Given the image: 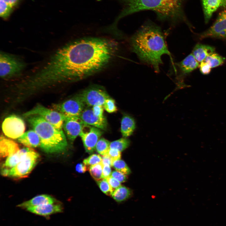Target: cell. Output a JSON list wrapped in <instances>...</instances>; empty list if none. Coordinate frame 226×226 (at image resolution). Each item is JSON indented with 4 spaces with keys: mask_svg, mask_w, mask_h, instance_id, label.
<instances>
[{
    "mask_svg": "<svg viewBox=\"0 0 226 226\" xmlns=\"http://www.w3.org/2000/svg\"><path fill=\"white\" fill-rule=\"evenodd\" d=\"M118 50L117 43L107 38L88 37L75 40L56 51L30 77L31 81L39 88L83 79L105 68Z\"/></svg>",
    "mask_w": 226,
    "mask_h": 226,
    "instance_id": "obj_1",
    "label": "cell"
},
{
    "mask_svg": "<svg viewBox=\"0 0 226 226\" xmlns=\"http://www.w3.org/2000/svg\"><path fill=\"white\" fill-rule=\"evenodd\" d=\"M131 51L143 62L150 65L156 73L163 62L162 56L168 55L172 60L161 28L150 20H147L131 37Z\"/></svg>",
    "mask_w": 226,
    "mask_h": 226,
    "instance_id": "obj_2",
    "label": "cell"
},
{
    "mask_svg": "<svg viewBox=\"0 0 226 226\" xmlns=\"http://www.w3.org/2000/svg\"><path fill=\"white\" fill-rule=\"evenodd\" d=\"M124 5L121 13L114 23L116 24L121 18L144 10L153 11L158 20L166 21L173 25L185 23L191 25L185 14L184 8L186 0H119Z\"/></svg>",
    "mask_w": 226,
    "mask_h": 226,
    "instance_id": "obj_3",
    "label": "cell"
},
{
    "mask_svg": "<svg viewBox=\"0 0 226 226\" xmlns=\"http://www.w3.org/2000/svg\"><path fill=\"white\" fill-rule=\"evenodd\" d=\"M25 118L40 137V147L44 152L48 153H60L66 150L67 143L62 129L57 128L38 115Z\"/></svg>",
    "mask_w": 226,
    "mask_h": 226,
    "instance_id": "obj_4",
    "label": "cell"
},
{
    "mask_svg": "<svg viewBox=\"0 0 226 226\" xmlns=\"http://www.w3.org/2000/svg\"><path fill=\"white\" fill-rule=\"evenodd\" d=\"M39 155L34 150L30 148L24 158L14 167L3 168L1 174L3 176L16 178L27 177L37 164Z\"/></svg>",
    "mask_w": 226,
    "mask_h": 226,
    "instance_id": "obj_5",
    "label": "cell"
},
{
    "mask_svg": "<svg viewBox=\"0 0 226 226\" xmlns=\"http://www.w3.org/2000/svg\"><path fill=\"white\" fill-rule=\"evenodd\" d=\"M22 60L10 54L1 52L0 54V75L8 79L20 74L25 67Z\"/></svg>",
    "mask_w": 226,
    "mask_h": 226,
    "instance_id": "obj_6",
    "label": "cell"
},
{
    "mask_svg": "<svg viewBox=\"0 0 226 226\" xmlns=\"http://www.w3.org/2000/svg\"><path fill=\"white\" fill-rule=\"evenodd\" d=\"M34 115L40 116L55 127L62 129L66 117L61 113L38 104L32 109L24 113L23 116L25 118Z\"/></svg>",
    "mask_w": 226,
    "mask_h": 226,
    "instance_id": "obj_7",
    "label": "cell"
},
{
    "mask_svg": "<svg viewBox=\"0 0 226 226\" xmlns=\"http://www.w3.org/2000/svg\"><path fill=\"white\" fill-rule=\"evenodd\" d=\"M85 105L78 95L62 103L55 104L53 107L54 110L61 113L66 117H79Z\"/></svg>",
    "mask_w": 226,
    "mask_h": 226,
    "instance_id": "obj_8",
    "label": "cell"
},
{
    "mask_svg": "<svg viewBox=\"0 0 226 226\" xmlns=\"http://www.w3.org/2000/svg\"><path fill=\"white\" fill-rule=\"evenodd\" d=\"M25 123L20 117L12 115L5 119L2 124L4 135L13 139H18L24 132Z\"/></svg>",
    "mask_w": 226,
    "mask_h": 226,
    "instance_id": "obj_9",
    "label": "cell"
},
{
    "mask_svg": "<svg viewBox=\"0 0 226 226\" xmlns=\"http://www.w3.org/2000/svg\"><path fill=\"white\" fill-rule=\"evenodd\" d=\"M78 96L88 106L103 105L105 101L110 97L103 88L96 86L86 89Z\"/></svg>",
    "mask_w": 226,
    "mask_h": 226,
    "instance_id": "obj_10",
    "label": "cell"
},
{
    "mask_svg": "<svg viewBox=\"0 0 226 226\" xmlns=\"http://www.w3.org/2000/svg\"><path fill=\"white\" fill-rule=\"evenodd\" d=\"M102 130L85 124L79 136L81 137L86 152L91 153L95 150L97 143L103 132Z\"/></svg>",
    "mask_w": 226,
    "mask_h": 226,
    "instance_id": "obj_11",
    "label": "cell"
},
{
    "mask_svg": "<svg viewBox=\"0 0 226 226\" xmlns=\"http://www.w3.org/2000/svg\"><path fill=\"white\" fill-rule=\"evenodd\" d=\"M200 39L214 38L226 39V10L220 12L213 24L198 35Z\"/></svg>",
    "mask_w": 226,
    "mask_h": 226,
    "instance_id": "obj_12",
    "label": "cell"
},
{
    "mask_svg": "<svg viewBox=\"0 0 226 226\" xmlns=\"http://www.w3.org/2000/svg\"><path fill=\"white\" fill-rule=\"evenodd\" d=\"M85 124L79 117H66L63 128L70 141L73 142L79 135Z\"/></svg>",
    "mask_w": 226,
    "mask_h": 226,
    "instance_id": "obj_13",
    "label": "cell"
},
{
    "mask_svg": "<svg viewBox=\"0 0 226 226\" xmlns=\"http://www.w3.org/2000/svg\"><path fill=\"white\" fill-rule=\"evenodd\" d=\"M199 62L192 53L180 62L176 63L179 72L178 78L179 88L182 86H186L183 83V78L199 67L200 65Z\"/></svg>",
    "mask_w": 226,
    "mask_h": 226,
    "instance_id": "obj_14",
    "label": "cell"
},
{
    "mask_svg": "<svg viewBox=\"0 0 226 226\" xmlns=\"http://www.w3.org/2000/svg\"><path fill=\"white\" fill-rule=\"evenodd\" d=\"M79 117L86 125L94 126L102 130H106L107 122L106 118L99 117L94 113L92 109H84Z\"/></svg>",
    "mask_w": 226,
    "mask_h": 226,
    "instance_id": "obj_15",
    "label": "cell"
},
{
    "mask_svg": "<svg viewBox=\"0 0 226 226\" xmlns=\"http://www.w3.org/2000/svg\"><path fill=\"white\" fill-rule=\"evenodd\" d=\"M63 209L62 204L57 201L53 203L44 204L30 208L26 210L35 214L46 217L53 214L62 213Z\"/></svg>",
    "mask_w": 226,
    "mask_h": 226,
    "instance_id": "obj_16",
    "label": "cell"
},
{
    "mask_svg": "<svg viewBox=\"0 0 226 226\" xmlns=\"http://www.w3.org/2000/svg\"><path fill=\"white\" fill-rule=\"evenodd\" d=\"M205 22L207 23L213 13L219 8L226 9V0H202Z\"/></svg>",
    "mask_w": 226,
    "mask_h": 226,
    "instance_id": "obj_17",
    "label": "cell"
},
{
    "mask_svg": "<svg viewBox=\"0 0 226 226\" xmlns=\"http://www.w3.org/2000/svg\"><path fill=\"white\" fill-rule=\"evenodd\" d=\"M57 201L52 196L42 194L34 197L31 199L18 205L17 207L26 210L31 208L49 203H53Z\"/></svg>",
    "mask_w": 226,
    "mask_h": 226,
    "instance_id": "obj_18",
    "label": "cell"
},
{
    "mask_svg": "<svg viewBox=\"0 0 226 226\" xmlns=\"http://www.w3.org/2000/svg\"><path fill=\"white\" fill-rule=\"evenodd\" d=\"M18 142L28 148L40 147V139L37 133L32 130L27 131L18 138Z\"/></svg>",
    "mask_w": 226,
    "mask_h": 226,
    "instance_id": "obj_19",
    "label": "cell"
},
{
    "mask_svg": "<svg viewBox=\"0 0 226 226\" xmlns=\"http://www.w3.org/2000/svg\"><path fill=\"white\" fill-rule=\"evenodd\" d=\"M20 149L17 143L6 138L1 135L0 137V153L2 157L9 156L17 152Z\"/></svg>",
    "mask_w": 226,
    "mask_h": 226,
    "instance_id": "obj_20",
    "label": "cell"
},
{
    "mask_svg": "<svg viewBox=\"0 0 226 226\" xmlns=\"http://www.w3.org/2000/svg\"><path fill=\"white\" fill-rule=\"evenodd\" d=\"M30 148L27 147L24 148L8 157L3 165V168L10 169L15 166L24 158Z\"/></svg>",
    "mask_w": 226,
    "mask_h": 226,
    "instance_id": "obj_21",
    "label": "cell"
},
{
    "mask_svg": "<svg viewBox=\"0 0 226 226\" xmlns=\"http://www.w3.org/2000/svg\"><path fill=\"white\" fill-rule=\"evenodd\" d=\"M215 48L210 46L197 44L194 47L192 53L198 62L204 61L209 55L214 52Z\"/></svg>",
    "mask_w": 226,
    "mask_h": 226,
    "instance_id": "obj_22",
    "label": "cell"
},
{
    "mask_svg": "<svg viewBox=\"0 0 226 226\" xmlns=\"http://www.w3.org/2000/svg\"><path fill=\"white\" fill-rule=\"evenodd\" d=\"M136 122L134 119L128 115H124L121 122V131L124 137L131 135L135 129Z\"/></svg>",
    "mask_w": 226,
    "mask_h": 226,
    "instance_id": "obj_23",
    "label": "cell"
},
{
    "mask_svg": "<svg viewBox=\"0 0 226 226\" xmlns=\"http://www.w3.org/2000/svg\"><path fill=\"white\" fill-rule=\"evenodd\" d=\"M131 191L130 189L123 186H121L113 192L111 196L118 202L124 201L131 196Z\"/></svg>",
    "mask_w": 226,
    "mask_h": 226,
    "instance_id": "obj_24",
    "label": "cell"
},
{
    "mask_svg": "<svg viewBox=\"0 0 226 226\" xmlns=\"http://www.w3.org/2000/svg\"><path fill=\"white\" fill-rule=\"evenodd\" d=\"M224 61V57L214 52L207 56L204 60L211 68L222 65Z\"/></svg>",
    "mask_w": 226,
    "mask_h": 226,
    "instance_id": "obj_25",
    "label": "cell"
},
{
    "mask_svg": "<svg viewBox=\"0 0 226 226\" xmlns=\"http://www.w3.org/2000/svg\"><path fill=\"white\" fill-rule=\"evenodd\" d=\"M130 143L129 139L122 138L110 143V148L116 149L121 152L128 148Z\"/></svg>",
    "mask_w": 226,
    "mask_h": 226,
    "instance_id": "obj_26",
    "label": "cell"
},
{
    "mask_svg": "<svg viewBox=\"0 0 226 226\" xmlns=\"http://www.w3.org/2000/svg\"><path fill=\"white\" fill-rule=\"evenodd\" d=\"M103 165L101 163L89 166V170L93 178L96 181L102 179Z\"/></svg>",
    "mask_w": 226,
    "mask_h": 226,
    "instance_id": "obj_27",
    "label": "cell"
},
{
    "mask_svg": "<svg viewBox=\"0 0 226 226\" xmlns=\"http://www.w3.org/2000/svg\"><path fill=\"white\" fill-rule=\"evenodd\" d=\"M110 143L107 140L102 138L98 141L96 145L95 150L97 152L102 156L107 154L110 149Z\"/></svg>",
    "mask_w": 226,
    "mask_h": 226,
    "instance_id": "obj_28",
    "label": "cell"
},
{
    "mask_svg": "<svg viewBox=\"0 0 226 226\" xmlns=\"http://www.w3.org/2000/svg\"><path fill=\"white\" fill-rule=\"evenodd\" d=\"M112 166L116 170L127 175L131 173V170L126 163L121 160H118L113 162Z\"/></svg>",
    "mask_w": 226,
    "mask_h": 226,
    "instance_id": "obj_29",
    "label": "cell"
},
{
    "mask_svg": "<svg viewBox=\"0 0 226 226\" xmlns=\"http://www.w3.org/2000/svg\"><path fill=\"white\" fill-rule=\"evenodd\" d=\"M13 8L2 0H0V16L4 19L10 16Z\"/></svg>",
    "mask_w": 226,
    "mask_h": 226,
    "instance_id": "obj_30",
    "label": "cell"
},
{
    "mask_svg": "<svg viewBox=\"0 0 226 226\" xmlns=\"http://www.w3.org/2000/svg\"><path fill=\"white\" fill-rule=\"evenodd\" d=\"M96 182L101 191L107 195L111 196L114 191L106 179H102L96 181Z\"/></svg>",
    "mask_w": 226,
    "mask_h": 226,
    "instance_id": "obj_31",
    "label": "cell"
},
{
    "mask_svg": "<svg viewBox=\"0 0 226 226\" xmlns=\"http://www.w3.org/2000/svg\"><path fill=\"white\" fill-rule=\"evenodd\" d=\"M102 157L99 154H92L84 159L83 163L87 166H91L101 162Z\"/></svg>",
    "mask_w": 226,
    "mask_h": 226,
    "instance_id": "obj_32",
    "label": "cell"
},
{
    "mask_svg": "<svg viewBox=\"0 0 226 226\" xmlns=\"http://www.w3.org/2000/svg\"><path fill=\"white\" fill-rule=\"evenodd\" d=\"M103 105L104 109L108 113H113L117 110L115 100L110 97L105 101Z\"/></svg>",
    "mask_w": 226,
    "mask_h": 226,
    "instance_id": "obj_33",
    "label": "cell"
},
{
    "mask_svg": "<svg viewBox=\"0 0 226 226\" xmlns=\"http://www.w3.org/2000/svg\"><path fill=\"white\" fill-rule=\"evenodd\" d=\"M110 176L121 183L125 182L127 178L126 175L116 170L112 172Z\"/></svg>",
    "mask_w": 226,
    "mask_h": 226,
    "instance_id": "obj_34",
    "label": "cell"
},
{
    "mask_svg": "<svg viewBox=\"0 0 226 226\" xmlns=\"http://www.w3.org/2000/svg\"><path fill=\"white\" fill-rule=\"evenodd\" d=\"M107 154L111 158L113 162L120 159L121 156V152L115 149L110 148Z\"/></svg>",
    "mask_w": 226,
    "mask_h": 226,
    "instance_id": "obj_35",
    "label": "cell"
},
{
    "mask_svg": "<svg viewBox=\"0 0 226 226\" xmlns=\"http://www.w3.org/2000/svg\"><path fill=\"white\" fill-rule=\"evenodd\" d=\"M106 179L112 187L113 191L121 186V182L110 176Z\"/></svg>",
    "mask_w": 226,
    "mask_h": 226,
    "instance_id": "obj_36",
    "label": "cell"
},
{
    "mask_svg": "<svg viewBox=\"0 0 226 226\" xmlns=\"http://www.w3.org/2000/svg\"><path fill=\"white\" fill-rule=\"evenodd\" d=\"M199 67L201 72L204 75L208 74L211 72V68L204 61L201 62Z\"/></svg>",
    "mask_w": 226,
    "mask_h": 226,
    "instance_id": "obj_37",
    "label": "cell"
},
{
    "mask_svg": "<svg viewBox=\"0 0 226 226\" xmlns=\"http://www.w3.org/2000/svg\"><path fill=\"white\" fill-rule=\"evenodd\" d=\"M104 107L103 105H96L92 106L93 111L96 116L101 118L105 117L103 115Z\"/></svg>",
    "mask_w": 226,
    "mask_h": 226,
    "instance_id": "obj_38",
    "label": "cell"
},
{
    "mask_svg": "<svg viewBox=\"0 0 226 226\" xmlns=\"http://www.w3.org/2000/svg\"><path fill=\"white\" fill-rule=\"evenodd\" d=\"M110 166L108 165H103L102 174V179H106L111 174Z\"/></svg>",
    "mask_w": 226,
    "mask_h": 226,
    "instance_id": "obj_39",
    "label": "cell"
},
{
    "mask_svg": "<svg viewBox=\"0 0 226 226\" xmlns=\"http://www.w3.org/2000/svg\"><path fill=\"white\" fill-rule=\"evenodd\" d=\"M88 170L89 168L83 163L78 164L76 166V170L79 173H84Z\"/></svg>",
    "mask_w": 226,
    "mask_h": 226,
    "instance_id": "obj_40",
    "label": "cell"
},
{
    "mask_svg": "<svg viewBox=\"0 0 226 226\" xmlns=\"http://www.w3.org/2000/svg\"><path fill=\"white\" fill-rule=\"evenodd\" d=\"M113 161L111 158L107 154L103 155L102 157V160L101 162L103 165H108L112 166Z\"/></svg>",
    "mask_w": 226,
    "mask_h": 226,
    "instance_id": "obj_41",
    "label": "cell"
},
{
    "mask_svg": "<svg viewBox=\"0 0 226 226\" xmlns=\"http://www.w3.org/2000/svg\"><path fill=\"white\" fill-rule=\"evenodd\" d=\"M13 8L16 7L21 0H2Z\"/></svg>",
    "mask_w": 226,
    "mask_h": 226,
    "instance_id": "obj_42",
    "label": "cell"
}]
</instances>
